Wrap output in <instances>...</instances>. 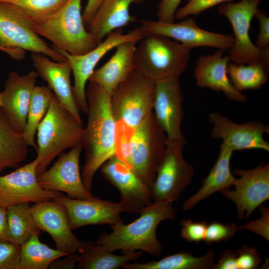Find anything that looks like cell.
<instances>
[{
    "instance_id": "1",
    "label": "cell",
    "mask_w": 269,
    "mask_h": 269,
    "mask_svg": "<svg viewBox=\"0 0 269 269\" xmlns=\"http://www.w3.org/2000/svg\"><path fill=\"white\" fill-rule=\"evenodd\" d=\"M86 95L88 119L83 140L85 160L81 176L86 189L92 193L96 172L117 154L118 128L112 111L111 95L98 84L89 81Z\"/></svg>"
},
{
    "instance_id": "2",
    "label": "cell",
    "mask_w": 269,
    "mask_h": 269,
    "mask_svg": "<svg viewBox=\"0 0 269 269\" xmlns=\"http://www.w3.org/2000/svg\"><path fill=\"white\" fill-rule=\"evenodd\" d=\"M176 212L171 202H153L135 220L111 227L112 232L101 234L96 243L112 253L117 250L122 254L140 251L158 257L162 253L163 245L157 238V227L163 221L175 220Z\"/></svg>"
},
{
    "instance_id": "3",
    "label": "cell",
    "mask_w": 269,
    "mask_h": 269,
    "mask_svg": "<svg viewBox=\"0 0 269 269\" xmlns=\"http://www.w3.org/2000/svg\"><path fill=\"white\" fill-rule=\"evenodd\" d=\"M117 154L149 187L168 142L153 112L130 134H121Z\"/></svg>"
},
{
    "instance_id": "4",
    "label": "cell",
    "mask_w": 269,
    "mask_h": 269,
    "mask_svg": "<svg viewBox=\"0 0 269 269\" xmlns=\"http://www.w3.org/2000/svg\"><path fill=\"white\" fill-rule=\"evenodd\" d=\"M36 172L47 170L60 153L83 142L85 128L54 94L48 111L37 129Z\"/></svg>"
},
{
    "instance_id": "5",
    "label": "cell",
    "mask_w": 269,
    "mask_h": 269,
    "mask_svg": "<svg viewBox=\"0 0 269 269\" xmlns=\"http://www.w3.org/2000/svg\"><path fill=\"white\" fill-rule=\"evenodd\" d=\"M190 50L167 36L145 34L136 46V70L154 82L179 78L188 66Z\"/></svg>"
},
{
    "instance_id": "6",
    "label": "cell",
    "mask_w": 269,
    "mask_h": 269,
    "mask_svg": "<svg viewBox=\"0 0 269 269\" xmlns=\"http://www.w3.org/2000/svg\"><path fill=\"white\" fill-rule=\"evenodd\" d=\"M81 1L68 0L54 13L33 21V30L51 41L55 48L72 55L84 54L93 49L98 44L84 23Z\"/></svg>"
},
{
    "instance_id": "7",
    "label": "cell",
    "mask_w": 269,
    "mask_h": 269,
    "mask_svg": "<svg viewBox=\"0 0 269 269\" xmlns=\"http://www.w3.org/2000/svg\"><path fill=\"white\" fill-rule=\"evenodd\" d=\"M154 93L155 82L136 70L119 84L111 95L117 126L131 131L140 125L152 112Z\"/></svg>"
},
{
    "instance_id": "8",
    "label": "cell",
    "mask_w": 269,
    "mask_h": 269,
    "mask_svg": "<svg viewBox=\"0 0 269 269\" xmlns=\"http://www.w3.org/2000/svg\"><path fill=\"white\" fill-rule=\"evenodd\" d=\"M261 1H229L222 3L218 8V13L228 19L234 32V42L228 54L232 62L238 64L260 62L269 66V47L258 48L252 41L249 35L252 20L258 10Z\"/></svg>"
},
{
    "instance_id": "9",
    "label": "cell",
    "mask_w": 269,
    "mask_h": 269,
    "mask_svg": "<svg viewBox=\"0 0 269 269\" xmlns=\"http://www.w3.org/2000/svg\"><path fill=\"white\" fill-rule=\"evenodd\" d=\"M32 22L17 6L0 1V46L9 50L20 49L44 54L56 62L66 61L34 31Z\"/></svg>"
},
{
    "instance_id": "10",
    "label": "cell",
    "mask_w": 269,
    "mask_h": 269,
    "mask_svg": "<svg viewBox=\"0 0 269 269\" xmlns=\"http://www.w3.org/2000/svg\"><path fill=\"white\" fill-rule=\"evenodd\" d=\"M144 35L140 26L127 33H124L122 28L118 29L109 33L93 49L79 55H72L54 47V49L66 59L71 67L74 79L72 91L79 111L87 115L88 113L86 85L102 58L119 44L129 41H139Z\"/></svg>"
},
{
    "instance_id": "11",
    "label": "cell",
    "mask_w": 269,
    "mask_h": 269,
    "mask_svg": "<svg viewBox=\"0 0 269 269\" xmlns=\"http://www.w3.org/2000/svg\"><path fill=\"white\" fill-rule=\"evenodd\" d=\"M184 145L168 140L151 187L153 202L177 201L191 182L195 169L183 156Z\"/></svg>"
},
{
    "instance_id": "12",
    "label": "cell",
    "mask_w": 269,
    "mask_h": 269,
    "mask_svg": "<svg viewBox=\"0 0 269 269\" xmlns=\"http://www.w3.org/2000/svg\"><path fill=\"white\" fill-rule=\"evenodd\" d=\"M102 177L120 192L122 211L140 213L153 202L151 187L116 154L100 167Z\"/></svg>"
},
{
    "instance_id": "13",
    "label": "cell",
    "mask_w": 269,
    "mask_h": 269,
    "mask_svg": "<svg viewBox=\"0 0 269 269\" xmlns=\"http://www.w3.org/2000/svg\"><path fill=\"white\" fill-rule=\"evenodd\" d=\"M140 27L145 34H155L175 40L191 50L199 47H211L223 50L232 47L233 36L209 31L199 27L191 17L178 22H163L157 20L142 19Z\"/></svg>"
},
{
    "instance_id": "14",
    "label": "cell",
    "mask_w": 269,
    "mask_h": 269,
    "mask_svg": "<svg viewBox=\"0 0 269 269\" xmlns=\"http://www.w3.org/2000/svg\"><path fill=\"white\" fill-rule=\"evenodd\" d=\"M234 173L239 176L236 178L234 189L220 192L234 203L239 220L244 216L248 219L256 208L269 199V165L247 170L235 169Z\"/></svg>"
},
{
    "instance_id": "15",
    "label": "cell",
    "mask_w": 269,
    "mask_h": 269,
    "mask_svg": "<svg viewBox=\"0 0 269 269\" xmlns=\"http://www.w3.org/2000/svg\"><path fill=\"white\" fill-rule=\"evenodd\" d=\"M37 161L0 176V207L7 208L22 203H34L55 200L63 195L60 192L44 189L38 183Z\"/></svg>"
},
{
    "instance_id": "16",
    "label": "cell",
    "mask_w": 269,
    "mask_h": 269,
    "mask_svg": "<svg viewBox=\"0 0 269 269\" xmlns=\"http://www.w3.org/2000/svg\"><path fill=\"white\" fill-rule=\"evenodd\" d=\"M83 142L61 155L48 170L37 176L41 188L66 193L75 199H91L95 197L86 188L80 170V157Z\"/></svg>"
},
{
    "instance_id": "17",
    "label": "cell",
    "mask_w": 269,
    "mask_h": 269,
    "mask_svg": "<svg viewBox=\"0 0 269 269\" xmlns=\"http://www.w3.org/2000/svg\"><path fill=\"white\" fill-rule=\"evenodd\" d=\"M211 136L220 139L222 144L234 151L261 149L269 151V143L264 137L269 134V126L259 122L238 124L219 112L210 114Z\"/></svg>"
},
{
    "instance_id": "18",
    "label": "cell",
    "mask_w": 269,
    "mask_h": 269,
    "mask_svg": "<svg viewBox=\"0 0 269 269\" xmlns=\"http://www.w3.org/2000/svg\"><path fill=\"white\" fill-rule=\"evenodd\" d=\"M183 101L179 78L155 82L152 112L155 120L165 132L168 140L178 141L185 144V140L181 131Z\"/></svg>"
},
{
    "instance_id": "19",
    "label": "cell",
    "mask_w": 269,
    "mask_h": 269,
    "mask_svg": "<svg viewBox=\"0 0 269 269\" xmlns=\"http://www.w3.org/2000/svg\"><path fill=\"white\" fill-rule=\"evenodd\" d=\"M38 74L36 71L20 75L11 72L0 92V109L11 128L22 134L26 124L31 96Z\"/></svg>"
},
{
    "instance_id": "20",
    "label": "cell",
    "mask_w": 269,
    "mask_h": 269,
    "mask_svg": "<svg viewBox=\"0 0 269 269\" xmlns=\"http://www.w3.org/2000/svg\"><path fill=\"white\" fill-rule=\"evenodd\" d=\"M31 212L41 230L52 237L56 249L67 254L78 252L83 242L73 233L62 204L56 200L44 201L34 203Z\"/></svg>"
},
{
    "instance_id": "21",
    "label": "cell",
    "mask_w": 269,
    "mask_h": 269,
    "mask_svg": "<svg viewBox=\"0 0 269 269\" xmlns=\"http://www.w3.org/2000/svg\"><path fill=\"white\" fill-rule=\"evenodd\" d=\"M55 200L65 208L72 230L92 225L109 224L112 227L123 222L119 203L95 197L81 199L62 195Z\"/></svg>"
},
{
    "instance_id": "22",
    "label": "cell",
    "mask_w": 269,
    "mask_h": 269,
    "mask_svg": "<svg viewBox=\"0 0 269 269\" xmlns=\"http://www.w3.org/2000/svg\"><path fill=\"white\" fill-rule=\"evenodd\" d=\"M224 50L218 49L212 54L201 55L195 64L194 76L196 84L203 88L221 92L231 101L244 103L247 98L233 86L227 74L230 61Z\"/></svg>"
},
{
    "instance_id": "23",
    "label": "cell",
    "mask_w": 269,
    "mask_h": 269,
    "mask_svg": "<svg viewBox=\"0 0 269 269\" xmlns=\"http://www.w3.org/2000/svg\"><path fill=\"white\" fill-rule=\"evenodd\" d=\"M31 58L38 76L47 82L63 106L83 124L73 96L70 81L72 69L68 61H52L40 53H33Z\"/></svg>"
},
{
    "instance_id": "24",
    "label": "cell",
    "mask_w": 269,
    "mask_h": 269,
    "mask_svg": "<svg viewBox=\"0 0 269 269\" xmlns=\"http://www.w3.org/2000/svg\"><path fill=\"white\" fill-rule=\"evenodd\" d=\"M138 41H129L119 44L114 54L89 79L103 88L111 95L117 86L136 70L135 52Z\"/></svg>"
},
{
    "instance_id": "25",
    "label": "cell",
    "mask_w": 269,
    "mask_h": 269,
    "mask_svg": "<svg viewBox=\"0 0 269 269\" xmlns=\"http://www.w3.org/2000/svg\"><path fill=\"white\" fill-rule=\"evenodd\" d=\"M144 0H103L89 23L87 30L99 44L111 32L122 28L135 21L130 13L133 3Z\"/></svg>"
},
{
    "instance_id": "26",
    "label": "cell",
    "mask_w": 269,
    "mask_h": 269,
    "mask_svg": "<svg viewBox=\"0 0 269 269\" xmlns=\"http://www.w3.org/2000/svg\"><path fill=\"white\" fill-rule=\"evenodd\" d=\"M234 151L221 144L217 159L208 175L203 180L200 189L183 203V211H189L200 201L215 192L229 189L236 178L231 173L230 163Z\"/></svg>"
},
{
    "instance_id": "27",
    "label": "cell",
    "mask_w": 269,
    "mask_h": 269,
    "mask_svg": "<svg viewBox=\"0 0 269 269\" xmlns=\"http://www.w3.org/2000/svg\"><path fill=\"white\" fill-rule=\"evenodd\" d=\"M78 269H117L126 264L136 261L143 252L115 255L103 246L90 241H84L78 252Z\"/></svg>"
},
{
    "instance_id": "28",
    "label": "cell",
    "mask_w": 269,
    "mask_h": 269,
    "mask_svg": "<svg viewBox=\"0 0 269 269\" xmlns=\"http://www.w3.org/2000/svg\"><path fill=\"white\" fill-rule=\"evenodd\" d=\"M216 254L213 249L204 255L195 257L186 251L167 256L158 261L138 263L136 261L126 264L124 269H213Z\"/></svg>"
},
{
    "instance_id": "29",
    "label": "cell",
    "mask_w": 269,
    "mask_h": 269,
    "mask_svg": "<svg viewBox=\"0 0 269 269\" xmlns=\"http://www.w3.org/2000/svg\"><path fill=\"white\" fill-rule=\"evenodd\" d=\"M27 146L22 134L11 128L0 109V172L23 162Z\"/></svg>"
},
{
    "instance_id": "30",
    "label": "cell",
    "mask_w": 269,
    "mask_h": 269,
    "mask_svg": "<svg viewBox=\"0 0 269 269\" xmlns=\"http://www.w3.org/2000/svg\"><path fill=\"white\" fill-rule=\"evenodd\" d=\"M39 234H33L21 245L17 269H47L54 260L68 254L42 243Z\"/></svg>"
},
{
    "instance_id": "31",
    "label": "cell",
    "mask_w": 269,
    "mask_h": 269,
    "mask_svg": "<svg viewBox=\"0 0 269 269\" xmlns=\"http://www.w3.org/2000/svg\"><path fill=\"white\" fill-rule=\"evenodd\" d=\"M269 66L263 63L238 64L230 61L227 74L234 88L238 92L257 90L268 80Z\"/></svg>"
},
{
    "instance_id": "32",
    "label": "cell",
    "mask_w": 269,
    "mask_h": 269,
    "mask_svg": "<svg viewBox=\"0 0 269 269\" xmlns=\"http://www.w3.org/2000/svg\"><path fill=\"white\" fill-rule=\"evenodd\" d=\"M29 203H22L6 208V218L11 237L15 244L22 245L41 229L31 212Z\"/></svg>"
},
{
    "instance_id": "33",
    "label": "cell",
    "mask_w": 269,
    "mask_h": 269,
    "mask_svg": "<svg viewBox=\"0 0 269 269\" xmlns=\"http://www.w3.org/2000/svg\"><path fill=\"white\" fill-rule=\"evenodd\" d=\"M54 93L49 86H35L31 94L26 124L22 134L28 146L36 150L35 135L39 124L46 115Z\"/></svg>"
},
{
    "instance_id": "34",
    "label": "cell",
    "mask_w": 269,
    "mask_h": 269,
    "mask_svg": "<svg viewBox=\"0 0 269 269\" xmlns=\"http://www.w3.org/2000/svg\"><path fill=\"white\" fill-rule=\"evenodd\" d=\"M68 0H0L13 4L23 10L33 21L57 11Z\"/></svg>"
},
{
    "instance_id": "35",
    "label": "cell",
    "mask_w": 269,
    "mask_h": 269,
    "mask_svg": "<svg viewBox=\"0 0 269 269\" xmlns=\"http://www.w3.org/2000/svg\"><path fill=\"white\" fill-rule=\"evenodd\" d=\"M238 230L239 226L235 223H224L215 221L207 224L204 242L207 245L227 242L231 240Z\"/></svg>"
},
{
    "instance_id": "36",
    "label": "cell",
    "mask_w": 269,
    "mask_h": 269,
    "mask_svg": "<svg viewBox=\"0 0 269 269\" xmlns=\"http://www.w3.org/2000/svg\"><path fill=\"white\" fill-rule=\"evenodd\" d=\"M207 224L205 221H193L182 219L180 222V235L188 242L199 243L204 241Z\"/></svg>"
},
{
    "instance_id": "37",
    "label": "cell",
    "mask_w": 269,
    "mask_h": 269,
    "mask_svg": "<svg viewBox=\"0 0 269 269\" xmlns=\"http://www.w3.org/2000/svg\"><path fill=\"white\" fill-rule=\"evenodd\" d=\"M20 246L10 242L0 243V269H17Z\"/></svg>"
},
{
    "instance_id": "38",
    "label": "cell",
    "mask_w": 269,
    "mask_h": 269,
    "mask_svg": "<svg viewBox=\"0 0 269 269\" xmlns=\"http://www.w3.org/2000/svg\"><path fill=\"white\" fill-rule=\"evenodd\" d=\"M233 0H189L183 7L178 9L175 18L182 19L191 15H197L220 3Z\"/></svg>"
},
{
    "instance_id": "39",
    "label": "cell",
    "mask_w": 269,
    "mask_h": 269,
    "mask_svg": "<svg viewBox=\"0 0 269 269\" xmlns=\"http://www.w3.org/2000/svg\"><path fill=\"white\" fill-rule=\"evenodd\" d=\"M238 269H256L262 262L256 248L243 245L236 252Z\"/></svg>"
},
{
    "instance_id": "40",
    "label": "cell",
    "mask_w": 269,
    "mask_h": 269,
    "mask_svg": "<svg viewBox=\"0 0 269 269\" xmlns=\"http://www.w3.org/2000/svg\"><path fill=\"white\" fill-rule=\"evenodd\" d=\"M259 207L261 214V217L239 226V230H247L249 231L261 236L269 241V209L262 205Z\"/></svg>"
},
{
    "instance_id": "41",
    "label": "cell",
    "mask_w": 269,
    "mask_h": 269,
    "mask_svg": "<svg viewBox=\"0 0 269 269\" xmlns=\"http://www.w3.org/2000/svg\"><path fill=\"white\" fill-rule=\"evenodd\" d=\"M182 0H161L158 4L157 20L163 22H172L175 13Z\"/></svg>"
},
{
    "instance_id": "42",
    "label": "cell",
    "mask_w": 269,
    "mask_h": 269,
    "mask_svg": "<svg viewBox=\"0 0 269 269\" xmlns=\"http://www.w3.org/2000/svg\"><path fill=\"white\" fill-rule=\"evenodd\" d=\"M255 16L258 18L260 28L255 45L259 48L269 47V18L267 14L258 9Z\"/></svg>"
},
{
    "instance_id": "43",
    "label": "cell",
    "mask_w": 269,
    "mask_h": 269,
    "mask_svg": "<svg viewBox=\"0 0 269 269\" xmlns=\"http://www.w3.org/2000/svg\"><path fill=\"white\" fill-rule=\"evenodd\" d=\"M213 269H238L236 252L229 249L221 252Z\"/></svg>"
},
{
    "instance_id": "44",
    "label": "cell",
    "mask_w": 269,
    "mask_h": 269,
    "mask_svg": "<svg viewBox=\"0 0 269 269\" xmlns=\"http://www.w3.org/2000/svg\"><path fill=\"white\" fill-rule=\"evenodd\" d=\"M64 258H58L50 265V269H73L76 268L79 254L76 253L68 254Z\"/></svg>"
},
{
    "instance_id": "45",
    "label": "cell",
    "mask_w": 269,
    "mask_h": 269,
    "mask_svg": "<svg viewBox=\"0 0 269 269\" xmlns=\"http://www.w3.org/2000/svg\"><path fill=\"white\" fill-rule=\"evenodd\" d=\"M4 242L13 243L8 227L6 208L0 207V243Z\"/></svg>"
},
{
    "instance_id": "46",
    "label": "cell",
    "mask_w": 269,
    "mask_h": 269,
    "mask_svg": "<svg viewBox=\"0 0 269 269\" xmlns=\"http://www.w3.org/2000/svg\"><path fill=\"white\" fill-rule=\"evenodd\" d=\"M103 0H88L82 13L83 20L86 26L88 25Z\"/></svg>"
},
{
    "instance_id": "47",
    "label": "cell",
    "mask_w": 269,
    "mask_h": 269,
    "mask_svg": "<svg viewBox=\"0 0 269 269\" xmlns=\"http://www.w3.org/2000/svg\"><path fill=\"white\" fill-rule=\"evenodd\" d=\"M0 50L3 51L8 54L12 58L15 60H20L22 59L25 55V51L20 49L9 50L5 49L0 46Z\"/></svg>"
},
{
    "instance_id": "48",
    "label": "cell",
    "mask_w": 269,
    "mask_h": 269,
    "mask_svg": "<svg viewBox=\"0 0 269 269\" xmlns=\"http://www.w3.org/2000/svg\"><path fill=\"white\" fill-rule=\"evenodd\" d=\"M1 105V98H0V106Z\"/></svg>"
}]
</instances>
